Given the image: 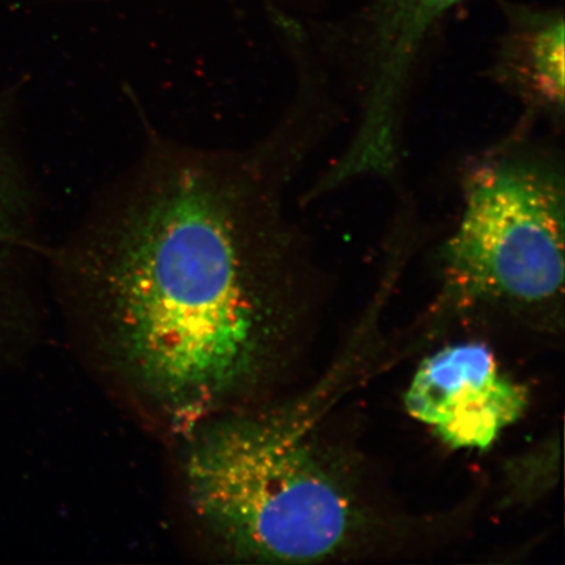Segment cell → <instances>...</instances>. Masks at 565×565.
<instances>
[{
	"mask_svg": "<svg viewBox=\"0 0 565 565\" xmlns=\"http://www.w3.org/2000/svg\"><path fill=\"white\" fill-rule=\"evenodd\" d=\"M465 0H376L360 41L353 134L363 145L386 148L404 137L409 92L429 35Z\"/></svg>",
	"mask_w": 565,
	"mask_h": 565,
	"instance_id": "obj_5",
	"label": "cell"
},
{
	"mask_svg": "<svg viewBox=\"0 0 565 565\" xmlns=\"http://www.w3.org/2000/svg\"><path fill=\"white\" fill-rule=\"evenodd\" d=\"M405 405L449 448L487 450L524 416L529 394L507 376L487 345L469 342L424 359Z\"/></svg>",
	"mask_w": 565,
	"mask_h": 565,
	"instance_id": "obj_4",
	"label": "cell"
},
{
	"mask_svg": "<svg viewBox=\"0 0 565 565\" xmlns=\"http://www.w3.org/2000/svg\"><path fill=\"white\" fill-rule=\"evenodd\" d=\"M298 164L166 152L76 256L105 351L140 398L190 433L256 393L307 317L306 239L282 209Z\"/></svg>",
	"mask_w": 565,
	"mask_h": 565,
	"instance_id": "obj_1",
	"label": "cell"
},
{
	"mask_svg": "<svg viewBox=\"0 0 565 565\" xmlns=\"http://www.w3.org/2000/svg\"><path fill=\"white\" fill-rule=\"evenodd\" d=\"M461 211L437 253L445 316L490 312L562 329L564 160L520 126L466 169Z\"/></svg>",
	"mask_w": 565,
	"mask_h": 565,
	"instance_id": "obj_3",
	"label": "cell"
},
{
	"mask_svg": "<svg viewBox=\"0 0 565 565\" xmlns=\"http://www.w3.org/2000/svg\"><path fill=\"white\" fill-rule=\"evenodd\" d=\"M183 483L198 524L238 561L302 564L379 555L409 534L348 445L307 408L211 419L192 430Z\"/></svg>",
	"mask_w": 565,
	"mask_h": 565,
	"instance_id": "obj_2",
	"label": "cell"
},
{
	"mask_svg": "<svg viewBox=\"0 0 565 565\" xmlns=\"http://www.w3.org/2000/svg\"><path fill=\"white\" fill-rule=\"evenodd\" d=\"M6 192H4V182L3 177L0 174V245L3 244L4 237L7 235V215H9V211H7L6 206Z\"/></svg>",
	"mask_w": 565,
	"mask_h": 565,
	"instance_id": "obj_8",
	"label": "cell"
},
{
	"mask_svg": "<svg viewBox=\"0 0 565 565\" xmlns=\"http://www.w3.org/2000/svg\"><path fill=\"white\" fill-rule=\"evenodd\" d=\"M510 13L491 75L524 106L522 125L546 119L561 126L565 105L563 12L520 9Z\"/></svg>",
	"mask_w": 565,
	"mask_h": 565,
	"instance_id": "obj_6",
	"label": "cell"
},
{
	"mask_svg": "<svg viewBox=\"0 0 565 565\" xmlns=\"http://www.w3.org/2000/svg\"><path fill=\"white\" fill-rule=\"evenodd\" d=\"M555 450H535L529 455L526 461H514L510 491L521 500L533 499L546 489V484L554 482Z\"/></svg>",
	"mask_w": 565,
	"mask_h": 565,
	"instance_id": "obj_7",
	"label": "cell"
}]
</instances>
